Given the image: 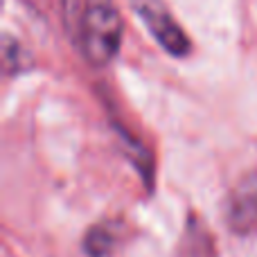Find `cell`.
<instances>
[{"instance_id":"cell-1","label":"cell","mask_w":257,"mask_h":257,"mask_svg":"<svg viewBox=\"0 0 257 257\" xmlns=\"http://www.w3.org/2000/svg\"><path fill=\"white\" fill-rule=\"evenodd\" d=\"M122 43V16L113 0H86L79 21V45L86 61L104 68Z\"/></svg>"},{"instance_id":"cell-2","label":"cell","mask_w":257,"mask_h":257,"mask_svg":"<svg viewBox=\"0 0 257 257\" xmlns=\"http://www.w3.org/2000/svg\"><path fill=\"white\" fill-rule=\"evenodd\" d=\"M133 12L138 14L147 30L151 32L156 41L167 50L172 57H187L192 50V43L187 39L185 30L174 21L172 12L163 0H131Z\"/></svg>"},{"instance_id":"cell-3","label":"cell","mask_w":257,"mask_h":257,"mask_svg":"<svg viewBox=\"0 0 257 257\" xmlns=\"http://www.w3.org/2000/svg\"><path fill=\"white\" fill-rule=\"evenodd\" d=\"M226 219L239 235L257 230V174H248L232 187L226 203Z\"/></svg>"},{"instance_id":"cell-4","label":"cell","mask_w":257,"mask_h":257,"mask_svg":"<svg viewBox=\"0 0 257 257\" xmlns=\"http://www.w3.org/2000/svg\"><path fill=\"white\" fill-rule=\"evenodd\" d=\"M3 59H5V70L7 72H21L25 68V63H30V59L23 52V48L16 41L9 39V36H5V41H3Z\"/></svg>"}]
</instances>
